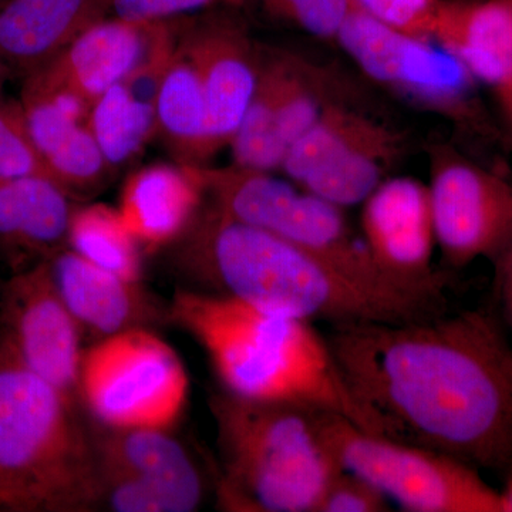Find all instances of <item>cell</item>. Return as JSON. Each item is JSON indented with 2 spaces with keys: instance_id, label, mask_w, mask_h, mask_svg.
<instances>
[{
  "instance_id": "cell-32",
  "label": "cell",
  "mask_w": 512,
  "mask_h": 512,
  "mask_svg": "<svg viewBox=\"0 0 512 512\" xmlns=\"http://www.w3.org/2000/svg\"><path fill=\"white\" fill-rule=\"evenodd\" d=\"M494 293L497 298L498 315L512 332V269L494 264Z\"/></svg>"
},
{
  "instance_id": "cell-19",
  "label": "cell",
  "mask_w": 512,
  "mask_h": 512,
  "mask_svg": "<svg viewBox=\"0 0 512 512\" xmlns=\"http://www.w3.org/2000/svg\"><path fill=\"white\" fill-rule=\"evenodd\" d=\"M205 197L202 167L154 163L128 175L117 210L141 249L157 251L183 237Z\"/></svg>"
},
{
  "instance_id": "cell-29",
  "label": "cell",
  "mask_w": 512,
  "mask_h": 512,
  "mask_svg": "<svg viewBox=\"0 0 512 512\" xmlns=\"http://www.w3.org/2000/svg\"><path fill=\"white\" fill-rule=\"evenodd\" d=\"M353 5L387 28L430 40L443 0H353Z\"/></svg>"
},
{
  "instance_id": "cell-9",
  "label": "cell",
  "mask_w": 512,
  "mask_h": 512,
  "mask_svg": "<svg viewBox=\"0 0 512 512\" xmlns=\"http://www.w3.org/2000/svg\"><path fill=\"white\" fill-rule=\"evenodd\" d=\"M404 150L400 131L336 101L293 144L279 171L346 210L363 204L389 178Z\"/></svg>"
},
{
  "instance_id": "cell-34",
  "label": "cell",
  "mask_w": 512,
  "mask_h": 512,
  "mask_svg": "<svg viewBox=\"0 0 512 512\" xmlns=\"http://www.w3.org/2000/svg\"><path fill=\"white\" fill-rule=\"evenodd\" d=\"M505 113V120H507L508 130H510V137L512 141V99L501 101Z\"/></svg>"
},
{
  "instance_id": "cell-36",
  "label": "cell",
  "mask_w": 512,
  "mask_h": 512,
  "mask_svg": "<svg viewBox=\"0 0 512 512\" xmlns=\"http://www.w3.org/2000/svg\"><path fill=\"white\" fill-rule=\"evenodd\" d=\"M508 5H510L511 13H512V0H507Z\"/></svg>"
},
{
  "instance_id": "cell-5",
  "label": "cell",
  "mask_w": 512,
  "mask_h": 512,
  "mask_svg": "<svg viewBox=\"0 0 512 512\" xmlns=\"http://www.w3.org/2000/svg\"><path fill=\"white\" fill-rule=\"evenodd\" d=\"M221 457V504L231 511L316 512L342 473L323 443L318 410L256 402L222 390L211 397Z\"/></svg>"
},
{
  "instance_id": "cell-18",
  "label": "cell",
  "mask_w": 512,
  "mask_h": 512,
  "mask_svg": "<svg viewBox=\"0 0 512 512\" xmlns=\"http://www.w3.org/2000/svg\"><path fill=\"white\" fill-rule=\"evenodd\" d=\"M93 444L99 473L120 474L147 485L170 512L200 507L204 497L200 470L168 430L103 427Z\"/></svg>"
},
{
  "instance_id": "cell-27",
  "label": "cell",
  "mask_w": 512,
  "mask_h": 512,
  "mask_svg": "<svg viewBox=\"0 0 512 512\" xmlns=\"http://www.w3.org/2000/svg\"><path fill=\"white\" fill-rule=\"evenodd\" d=\"M22 177L56 181L33 141L22 103L0 97V180Z\"/></svg>"
},
{
  "instance_id": "cell-12",
  "label": "cell",
  "mask_w": 512,
  "mask_h": 512,
  "mask_svg": "<svg viewBox=\"0 0 512 512\" xmlns=\"http://www.w3.org/2000/svg\"><path fill=\"white\" fill-rule=\"evenodd\" d=\"M429 194L437 248L450 268L493 261L512 238V181L503 175L434 148Z\"/></svg>"
},
{
  "instance_id": "cell-31",
  "label": "cell",
  "mask_w": 512,
  "mask_h": 512,
  "mask_svg": "<svg viewBox=\"0 0 512 512\" xmlns=\"http://www.w3.org/2000/svg\"><path fill=\"white\" fill-rule=\"evenodd\" d=\"M241 2L242 0H113L110 12L117 18L137 22H168L188 13Z\"/></svg>"
},
{
  "instance_id": "cell-8",
  "label": "cell",
  "mask_w": 512,
  "mask_h": 512,
  "mask_svg": "<svg viewBox=\"0 0 512 512\" xmlns=\"http://www.w3.org/2000/svg\"><path fill=\"white\" fill-rule=\"evenodd\" d=\"M79 392L104 427L170 430L187 403L188 376L168 343L134 328L84 350Z\"/></svg>"
},
{
  "instance_id": "cell-2",
  "label": "cell",
  "mask_w": 512,
  "mask_h": 512,
  "mask_svg": "<svg viewBox=\"0 0 512 512\" xmlns=\"http://www.w3.org/2000/svg\"><path fill=\"white\" fill-rule=\"evenodd\" d=\"M178 258L202 284L292 318L332 326L409 322L447 312L446 293L372 284L265 229L202 207L178 239Z\"/></svg>"
},
{
  "instance_id": "cell-23",
  "label": "cell",
  "mask_w": 512,
  "mask_h": 512,
  "mask_svg": "<svg viewBox=\"0 0 512 512\" xmlns=\"http://www.w3.org/2000/svg\"><path fill=\"white\" fill-rule=\"evenodd\" d=\"M63 302L80 329L99 339L134 328L156 315L140 282H130L93 265L70 248L49 259Z\"/></svg>"
},
{
  "instance_id": "cell-20",
  "label": "cell",
  "mask_w": 512,
  "mask_h": 512,
  "mask_svg": "<svg viewBox=\"0 0 512 512\" xmlns=\"http://www.w3.org/2000/svg\"><path fill=\"white\" fill-rule=\"evenodd\" d=\"M72 198L50 178L0 180V256L12 274L69 248Z\"/></svg>"
},
{
  "instance_id": "cell-3",
  "label": "cell",
  "mask_w": 512,
  "mask_h": 512,
  "mask_svg": "<svg viewBox=\"0 0 512 512\" xmlns=\"http://www.w3.org/2000/svg\"><path fill=\"white\" fill-rule=\"evenodd\" d=\"M168 313L200 343L227 392L342 414L379 434L340 375L328 339L312 322L220 293L192 291L175 293Z\"/></svg>"
},
{
  "instance_id": "cell-30",
  "label": "cell",
  "mask_w": 512,
  "mask_h": 512,
  "mask_svg": "<svg viewBox=\"0 0 512 512\" xmlns=\"http://www.w3.org/2000/svg\"><path fill=\"white\" fill-rule=\"evenodd\" d=\"M389 501L365 478L343 470L320 498L316 512H386Z\"/></svg>"
},
{
  "instance_id": "cell-7",
  "label": "cell",
  "mask_w": 512,
  "mask_h": 512,
  "mask_svg": "<svg viewBox=\"0 0 512 512\" xmlns=\"http://www.w3.org/2000/svg\"><path fill=\"white\" fill-rule=\"evenodd\" d=\"M318 430L343 470L365 478L404 511L505 512L501 491L457 458L367 433L326 410H318Z\"/></svg>"
},
{
  "instance_id": "cell-15",
  "label": "cell",
  "mask_w": 512,
  "mask_h": 512,
  "mask_svg": "<svg viewBox=\"0 0 512 512\" xmlns=\"http://www.w3.org/2000/svg\"><path fill=\"white\" fill-rule=\"evenodd\" d=\"M180 26L168 22L101 19L80 33L52 60L25 77L22 93L67 90L90 104L175 36Z\"/></svg>"
},
{
  "instance_id": "cell-33",
  "label": "cell",
  "mask_w": 512,
  "mask_h": 512,
  "mask_svg": "<svg viewBox=\"0 0 512 512\" xmlns=\"http://www.w3.org/2000/svg\"><path fill=\"white\" fill-rule=\"evenodd\" d=\"M504 498L505 512H512V474L505 477L504 490L501 491Z\"/></svg>"
},
{
  "instance_id": "cell-21",
  "label": "cell",
  "mask_w": 512,
  "mask_h": 512,
  "mask_svg": "<svg viewBox=\"0 0 512 512\" xmlns=\"http://www.w3.org/2000/svg\"><path fill=\"white\" fill-rule=\"evenodd\" d=\"M180 30L146 63L92 104L90 127L111 171L133 163L148 141L157 136L158 93Z\"/></svg>"
},
{
  "instance_id": "cell-28",
  "label": "cell",
  "mask_w": 512,
  "mask_h": 512,
  "mask_svg": "<svg viewBox=\"0 0 512 512\" xmlns=\"http://www.w3.org/2000/svg\"><path fill=\"white\" fill-rule=\"evenodd\" d=\"M261 3L276 18L320 39H336L355 9L353 0H261Z\"/></svg>"
},
{
  "instance_id": "cell-22",
  "label": "cell",
  "mask_w": 512,
  "mask_h": 512,
  "mask_svg": "<svg viewBox=\"0 0 512 512\" xmlns=\"http://www.w3.org/2000/svg\"><path fill=\"white\" fill-rule=\"evenodd\" d=\"M113 0H9L0 9V59L28 77L87 28L106 18Z\"/></svg>"
},
{
  "instance_id": "cell-35",
  "label": "cell",
  "mask_w": 512,
  "mask_h": 512,
  "mask_svg": "<svg viewBox=\"0 0 512 512\" xmlns=\"http://www.w3.org/2000/svg\"><path fill=\"white\" fill-rule=\"evenodd\" d=\"M10 74H12V72H10L9 67L0 59V97H2L3 86H5L6 80L9 79Z\"/></svg>"
},
{
  "instance_id": "cell-25",
  "label": "cell",
  "mask_w": 512,
  "mask_h": 512,
  "mask_svg": "<svg viewBox=\"0 0 512 512\" xmlns=\"http://www.w3.org/2000/svg\"><path fill=\"white\" fill-rule=\"evenodd\" d=\"M157 134L177 163L204 167L214 157L200 76L181 30L158 93Z\"/></svg>"
},
{
  "instance_id": "cell-16",
  "label": "cell",
  "mask_w": 512,
  "mask_h": 512,
  "mask_svg": "<svg viewBox=\"0 0 512 512\" xmlns=\"http://www.w3.org/2000/svg\"><path fill=\"white\" fill-rule=\"evenodd\" d=\"M181 39L200 76L212 154L229 147L244 119L259 70V49L237 20L215 16L183 26Z\"/></svg>"
},
{
  "instance_id": "cell-10",
  "label": "cell",
  "mask_w": 512,
  "mask_h": 512,
  "mask_svg": "<svg viewBox=\"0 0 512 512\" xmlns=\"http://www.w3.org/2000/svg\"><path fill=\"white\" fill-rule=\"evenodd\" d=\"M336 40L370 79L387 89L457 123L477 117V79L443 46L387 28L356 8Z\"/></svg>"
},
{
  "instance_id": "cell-26",
  "label": "cell",
  "mask_w": 512,
  "mask_h": 512,
  "mask_svg": "<svg viewBox=\"0 0 512 512\" xmlns=\"http://www.w3.org/2000/svg\"><path fill=\"white\" fill-rule=\"evenodd\" d=\"M69 248L93 265L130 282H140L141 247L117 208L106 204L74 207Z\"/></svg>"
},
{
  "instance_id": "cell-1",
  "label": "cell",
  "mask_w": 512,
  "mask_h": 512,
  "mask_svg": "<svg viewBox=\"0 0 512 512\" xmlns=\"http://www.w3.org/2000/svg\"><path fill=\"white\" fill-rule=\"evenodd\" d=\"M326 339L380 436L512 474V343L497 311L332 326Z\"/></svg>"
},
{
  "instance_id": "cell-6",
  "label": "cell",
  "mask_w": 512,
  "mask_h": 512,
  "mask_svg": "<svg viewBox=\"0 0 512 512\" xmlns=\"http://www.w3.org/2000/svg\"><path fill=\"white\" fill-rule=\"evenodd\" d=\"M202 178L211 204L229 217L265 229L363 281L413 291L380 271L362 234L350 227L345 208L274 173L234 163L220 168L205 165Z\"/></svg>"
},
{
  "instance_id": "cell-17",
  "label": "cell",
  "mask_w": 512,
  "mask_h": 512,
  "mask_svg": "<svg viewBox=\"0 0 512 512\" xmlns=\"http://www.w3.org/2000/svg\"><path fill=\"white\" fill-rule=\"evenodd\" d=\"M30 134L53 178L70 194H89L111 171L90 127L92 104L67 90L22 93Z\"/></svg>"
},
{
  "instance_id": "cell-24",
  "label": "cell",
  "mask_w": 512,
  "mask_h": 512,
  "mask_svg": "<svg viewBox=\"0 0 512 512\" xmlns=\"http://www.w3.org/2000/svg\"><path fill=\"white\" fill-rule=\"evenodd\" d=\"M433 39L477 80L512 99V13L507 0H443Z\"/></svg>"
},
{
  "instance_id": "cell-13",
  "label": "cell",
  "mask_w": 512,
  "mask_h": 512,
  "mask_svg": "<svg viewBox=\"0 0 512 512\" xmlns=\"http://www.w3.org/2000/svg\"><path fill=\"white\" fill-rule=\"evenodd\" d=\"M82 329L57 291L49 259L13 272L0 292V343L30 372L74 400Z\"/></svg>"
},
{
  "instance_id": "cell-11",
  "label": "cell",
  "mask_w": 512,
  "mask_h": 512,
  "mask_svg": "<svg viewBox=\"0 0 512 512\" xmlns=\"http://www.w3.org/2000/svg\"><path fill=\"white\" fill-rule=\"evenodd\" d=\"M328 72L282 49H259L258 79L232 138V160L252 170H281L293 144L336 103Z\"/></svg>"
},
{
  "instance_id": "cell-14",
  "label": "cell",
  "mask_w": 512,
  "mask_h": 512,
  "mask_svg": "<svg viewBox=\"0 0 512 512\" xmlns=\"http://www.w3.org/2000/svg\"><path fill=\"white\" fill-rule=\"evenodd\" d=\"M362 205V237L380 271L403 288L446 292V275L433 266L437 242L429 185L389 177Z\"/></svg>"
},
{
  "instance_id": "cell-4",
  "label": "cell",
  "mask_w": 512,
  "mask_h": 512,
  "mask_svg": "<svg viewBox=\"0 0 512 512\" xmlns=\"http://www.w3.org/2000/svg\"><path fill=\"white\" fill-rule=\"evenodd\" d=\"M100 504L93 437L74 400L0 343V511L89 512Z\"/></svg>"
}]
</instances>
